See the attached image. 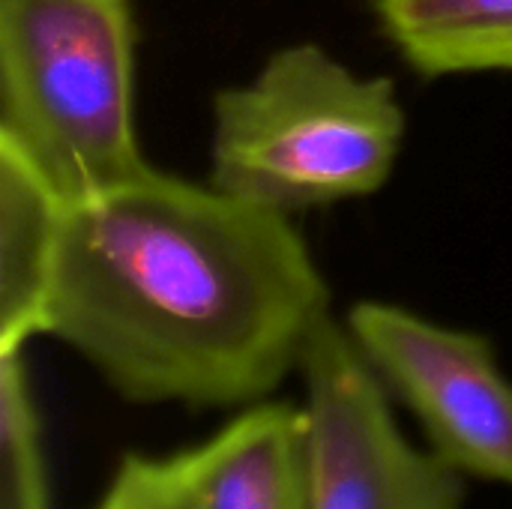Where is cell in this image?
I'll return each mask as SVG.
<instances>
[{
	"instance_id": "cell-1",
	"label": "cell",
	"mask_w": 512,
	"mask_h": 509,
	"mask_svg": "<svg viewBox=\"0 0 512 509\" xmlns=\"http://www.w3.org/2000/svg\"><path fill=\"white\" fill-rule=\"evenodd\" d=\"M324 318L327 279L285 213L159 168L66 204L45 336L132 405L264 402Z\"/></svg>"
},
{
	"instance_id": "cell-2",
	"label": "cell",
	"mask_w": 512,
	"mask_h": 509,
	"mask_svg": "<svg viewBox=\"0 0 512 509\" xmlns=\"http://www.w3.org/2000/svg\"><path fill=\"white\" fill-rule=\"evenodd\" d=\"M405 132L390 78L363 75L318 42H294L216 93L210 183L285 216L366 198L390 180Z\"/></svg>"
},
{
	"instance_id": "cell-3",
	"label": "cell",
	"mask_w": 512,
	"mask_h": 509,
	"mask_svg": "<svg viewBox=\"0 0 512 509\" xmlns=\"http://www.w3.org/2000/svg\"><path fill=\"white\" fill-rule=\"evenodd\" d=\"M0 138L69 201L144 177L132 0H0Z\"/></svg>"
},
{
	"instance_id": "cell-4",
	"label": "cell",
	"mask_w": 512,
	"mask_h": 509,
	"mask_svg": "<svg viewBox=\"0 0 512 509\" xmlns=\"http://www.w3.org/2000/svg\"><path fill=\"white\" fill-rule=\"evenodd\" d=\"M312 509H465L468 477L414 447L348 327L333 315L303 363Z\"/></svg>"
},
{
	"instance_id": "cell-5",
	"label": "cell",
	"mask_w": 512,
	"mask_h": 509,
	"mask_svg": "<svg viewBox=\"0 0 512 509\" xmlns=\"http://www.w3.org/2000/svg\"><path fill=\"white\" fill-rule=\"evenodd\" d=\"M345 327L435 456L512 489V381L486 336L384 300L354 303Z\"/></svg>"
},
{
	"instance_id": "cell-6",
	"label": "cell",
	"mask_w": 512,
	"mask_h": 509,
	"mask_svg": "<svg viewBox=\"0 0 512 509\" xmlns=\"http://www.w3.org/2000/svg\"><path fill=\"white\" fill-rule=\"evenodd\" d=\"M174 456L198 509H312L303 405H246L207 441Z\"/></svg>"
},
{
	"instance_id": "cell-7",
	"label": "cell",
	"mask_w": 512,
	"mask_h": 509,
	"mask_svg": "<svg viewBox=\"0 0 512 509\" xmlns=\"http://www.w3.org/2000/svg\"><path fill=\"white\" fill-rule=\"evenodd\" d=\"M66 198L0 138V354L45 336Z\"/></svg>"
},
{
	"instance_id": "cell-8",
	"label": "cell",
	"mask_w": 512,
	"mask_h": 509,
	"mask_svg": "<svg viewBox=\"0 0 512 509\" xmlns=\"http://www.w3.org/2000/svg\"><path fill=\"white\" fill-rule=\"evenodd\" d=\"M375 12L426 78L512 72V0H375Z\"/></svg>"
},
{
	"instance_id": "cell-9",
	"label": "cell",
	"mask_w": 512,
	"mask_h": 509,
	"mask_svg": "<svg viewBox=\"0 0 512 509\" xmlns=\"http://www.w3.org/2000/svg\"><path fill=\"white\" fill-rule=\"evenodd\" d=\"M0 509H54L42 417L24 351L0 354Z\"/></svg>"
},
{
	"instance_id": "cell-10",
	"label": "cell",
	"mask_w": 512,
	"mask_h": 509,
	"mask_svg": "<svg viewBox=\"0 0 512 509\" xmlns=\"http://www.w3.org/2000/svg\"><path fill=\"white\" fill-rule=\"evenodd\" d=\"M90 509H198L177 456L126 453Z\"/></svg>"
}]
</instances>
